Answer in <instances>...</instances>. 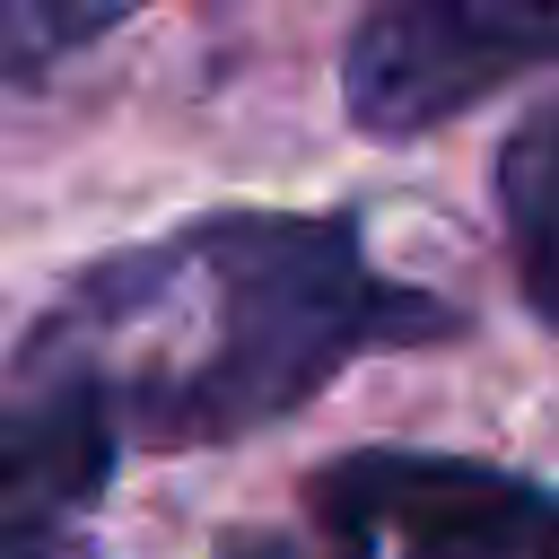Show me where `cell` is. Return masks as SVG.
Listing matches in <instances>:
<instances>
[{
  "instance_id": "6da1fadb",
  "label": "cell",
  "mask_w": 559,
  "mask_h": 559,
  "mask_svg": "<svg viewBox=\"0 0 559 559\" xmlns=\"http://www.w3.org/2000/svg\"><path fill=\"white\" fill-rule=\"evenodd\" d=\"M463 314L376 271L341 210H210L87 262L17 341V376L79 393L140 445H236L376 349L454 341Z\"/></svg>"
},
{
  "instance_id": "277c9868",
  "label": "cell",
  "mask_w": 559,
  "mask_h": 559,
  "mask_svg": "<svg viewBox=\"0 0 559 559\" xmlns=\"http://www.w3.org/2000/svg\"><path fill=\"white\" fill-rule=\"evenodd\" d=\"M114 419L79 393L0 402V559H44L79 533V515L114 480Z\"/></svg>"
},
{
  "instance_id": "8992f818",
  "label": "cell",
  "mask_w": 559,
  "mask_h": 559,
  "mask_svg": "<svg viewBox=\"0 0 559 559\" xmlns=\"http://www.w3.org/2000/svg\"><path fill=\"white\" fill-rule=\"evenodd\" d=\"M148 0H0V87H44L70 52L114 35Z\"/></svg>"
},
{
  "instance_id": "5b68a950",
  "label": "cell",
  "mask_w": 559,
  "mask_h": 559,
  "mask_svg": "<svg viewBox=\"0 0 559 559\" xmlns=\"http://www.w3.org/2000/svg\"><path fill=\"white\" fill-rule=\"evenodd\" d=\"M498 218L524 306L559 332V105L524 114L498 148Z\"/></svg>"
},
{
  "instance_id": "7a4b0ae2",
  "label": "cell",
  "mask_w": 559,
  "mask_h": 559,
  "mask_svg": "<svg viewBox=\"0 0 559 559\" xmlns=\"http://www.w3.org/2000/svg\"><path fill=\"white\" fill-rule=\"evenodd\" d=\"M332 559H559V489L480 454L349 445L306 472Z\"/></svg>"
},
{
  "instance_id": "52a82bcc",
  "label": "cell",
  "mask_w": 559,
  "mask_h": 559,
  "mask_svg": "<svg viewBox=\"0 0 559 559\" xmlns=\"http://www.w3.org/2000/svg\"><path fill=\"white\" fill-rule=\"evenodd\" d=\"M218 559H314L306 542H288V533H236Z\"/></svg>"
},
{
  "instance_id": "3957f363",
  "label": "cell",
  "mask_w": 559,
  "mask_h": 559,
  "mask_svg": "<svg viewBox=\"0 0 559 559\" xmlns=\"http://www.w3.org/2000/svg\"><path fill=\"white\" fill-rule=\"evenodd\" d=\"M559 61V0H376L341 52V105L367 140H419Z\"/></svg>"
},
{
  "instance_id": "ba28073f",
  "label": "cell",
  "mask_w": 559,
  "mask_h": 559,
  "mask_svg": "<svg viewBox=\"0 0 559 559\" xmlns=\"http://www.w3.org/2000/svg\"><path fill=\"white\" fill-rule=\"evenodd\" d=\"M44 559H96V550H79V542H61V550H44Z\"/></svg>"
}]
</instances>
